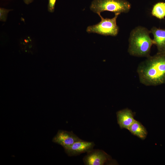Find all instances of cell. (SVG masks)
<instances>
[{
	"label": "cell",
	"instance_id": "3957f363",
	"mask_svg": "<svg viewBox=\"0 0 165 165\" xmlns=\"http://www.w3.org/2000/svg\"><path fill=\"white\" fill-rule=\"evenodd\" d=\"M131 7L130 3L126 0H93L90 6V9L98 15L104 11L115 14L127 13Z\"/></svg>",
	"mask_w": 165,
	"mask_h": 165
},
{
	"label": "cell",
	"instance_id": "8992f818",
	"mask_svg": "<svg viewBox=\"0 0 165 165\" xmlns=\"http://www.w3.org/2000/svg\"><path fill=\"white\" fill-rule=\"evenodd\" d=\"M95 144L82 140L77 141L71 145L64 147L65 152L70 156H75L87 152L93 149Z\"/></svg>",
	"mask_w": 165,
	"mask_h": 165
},
{
	"label": "cell",
	"instance_id": "277c9868",
	"mask_svg": "<svg viewBox=\"0 0 165 165\" xmlns=\"http://www.w3.org/2000/svg\"><path fill=\"white\" fill-rule=\"evenodd\" d=\"M119 14H115L111 19L104 18L101 14L98 15L101 18L98 24L88 26L86 31L88 33H96L103 35L116 36L118 34L119 28L116 24V19Z\"/></svg>",
	"mask_w": 165,
	"mask_h": 165
},
{
	"label": "cell",
	"instance_id": "5bb4252c",
	"mask_svg": "<svg viewBox=\"0 0 165 165\" xmlns=\"http://www.w3.org/2000/svg\"><path fill=\"white\" fill-rule=\"evenodd\" d=\"M25 3L27 4H28L31 3L33 0H23Z\"/></svg>",
	"mask_w": 165,
	"mask_h": 165
},
{
	"label": "cell",
	"instance_id": "52a82bcc",
	"mask_svg": "<svg viewBox=\"0 0 165 165\" xmlns=\"http://www.w3.org/2000/svg\"><path fill=\"white\" fill-rule=\"evenodd\" d=\"M81 140L72 131L59 130L53 138L52 141L64 148L71 145L75 142Z\"/></svg>",
	"mask_w": 165,
	"mask_h": 165
},
{
	"label": "cell",
	"instance_id": "7c38bea8",
	"mask_svg": "<svg viewBox=\"0 0 165 165\" xmlns=\"http://www.w3.org/2000/svg\"><path fill=\"white\" fill-rule=\"evenodd\" d=\"M11 9H8L4 8H0V20L2 21L6 20L8 13L11 11Z\"/></svg>",
	"mask_w": 165,
	"mask_h": 165
},
{
	"label": "cell",
	"instance_id": "30bf717a",
	"mask_svg": "<svg viewBox=\"0 0 165 165\" xmlns=\"http://www.w3.org/2000/svg\"><path fill=\"white\" fill-rule=\"evenodd\" d=\"M128 130L133 135L142 140L145 139L147 135L148 132L145 127L136 120L129 127Z\"/></svg>",
	"mask_w": 165,
	"mask_h": 165
},
{
	"label": "cell",
	"instance_id": "9c48e42d",
	"mask_svg": "<svg viewBox=\"0 0 165 165\" xmlns=\"http://www.w3.org/2000/svg\"><path fill=\"white\" fill-rule=\"evenodd\" d=\"M150 31L153 35L154 44L157 47V52H165V29H160L154 27L151 28Z\"/></svg>",
	"mask_w": 165,
	"mask_h": 165
},
{
	"label": "cell",
	"instance_id": "5b68a950",
	"mask_svg": "<svg viewBox=\"0 0 165 165\" xmlns=\"http://www.w3.org/2000/svg\"><path fill=\"white\" fill-rule=\"evenodd\" d=\"M112 160L111 156L103 150L92 149L83 158L85 165H103Z\"/></svg>",
	"mask_w": 165,
	"mask_h": 165
},
{
	"label": "cell",
	"instance_id": "8fae6325",
	"mask_svg": "<svg viewBox=\"0 0 165 165\" xmlns=\"http://www.w3.org/2000/svg\"><path fill=\"white\" fill-rule=\"evenodd\" d=\"M152 14L160 19H164L165 17V2H159L156 4L152 8Z\"/></svg>",
	"mask_w": 165,
	"mask_h": 165
},
{
	"label": "cell",
	"instance_id": "7a4b0ae2",
	"mask_svg": "<svg viewBox=\"0 0 165 165\" xmlns=\"http://www.w3.org/2000/svg\"><path fill=\"white\" fill-rule=\"evenodd\" d=\"M150 31L143 27H138L131 32L129 39L128 52L131 55L138 57L150 56L152 39L150 37Z\"/></svg>",
	"mask_w": 165,
	"mask_h": 165
},
{
	"label": "cell",
	"instance_id": "6da1fadb",
	"mask_svg": "<svg viewBox=\"0 0 165 165\" xmlns=\"http://www.w3.org/2000/svg\"><path fill=\"white\" fill-rule=\"evenodd\" d=\"M137 72L140 82L146 86L165 83V52L157 53L140 63Z\"/></svg>",
	"mask_w": 165,
	"mask_h": 165
},
{
	"label": "cell",
	"instance_id": "4fadbf2b",
	"mask_svg": "<svg viewBox=\"0 0 165 165\" xmlns=\"http://www.w3.org/2000/svg\"><path fill=\"white\" fill-rule=\"evenodd\" d=\"M56 1V0H48V10L49 12L53 13L54 11Z\"/></svg>",
	"mask_w": 165,
	"mask_h": 165
},
{
	"label": "cell",
	"instance_id": "ba28073f",
	"mask_svg": "<svg viewBox=\"0 0 165 165\" xmlns=\"http://www.w3.org/2000/svg\"><path fill=\"white\" fill-rule=\"evenodd\" d=\"M117 123L120 128L128 130L129 127L135 120L132 111L126 108L116 113Z\"/></svg>",
	"mask_w": 165,
	"mask_h": 165
}]
</instances>
